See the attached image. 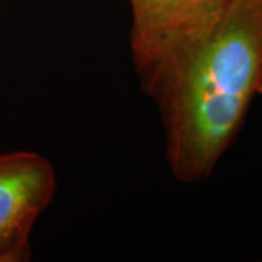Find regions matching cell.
Returning <instances> with one entry per match:
<instances>
[{
    "label": "cell",
    "mask_w": 262,
    "mask_h": 262,
    "mask_svg": "<svg viewBox=\"0 0 262 262\" xmlns=\"http://www.w3.org/2000/svg\"><path fill=\"white\" fill-rule=\"evenodd\" d=\"M262 80V0H230L153 101L166 158L184 182L207 178L242 128Z\"/></svg>",
    "instance_id": "obj_1"
},
{
    "label": "cell",
    "mask_w": 262,
    "mask_h": 262,
    "mask_svg": "<svg viewBox=\"0 0 262 262\" xmlns=\"http://www.w3.org/2000/svg\"><path fill=\"white\" fill-rule=\"evenodd\" d=\"M230 0H130V47L143 92L155 98L214 28Z\"/></svg>",
    "instance_id": "obj_2"
},
{
    "label": "cell",
    "mask_w": 262,
    "mask_h": 262,
    "mask_svg": "<svg viewBox=\"0 0 262 262\" xmlns=\"http://www.w3.org/2000/svg\"><path fill=\"white\" fill-rule=\"evenodd\" d=\"M53 165L35 151L0 155V262L31 258L32 227L56 194Z\"/></svg>",
    "instance_id": "obj_3"
},
{
    "label": "cell",
    "mask_w": 262,
    "mask_h": 262,
    "mask_svg": "<svg viewBox=\"0 0 262 262\" xmlns=\"http://www.w3.org/2000/svg\"><path fill=\"white\" fill-rule=\"evenodd\" d=\"M258 94L262 95V80H261V83H259V88H258Z\"/></svg>",
    "instance_id": "obj_4"
}]
</instances>
